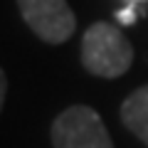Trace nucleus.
Returning a JSON list of instances; mask_svg holds the SVG:
<instances>
[{"instance_id": "f257e3e1", "label": "nucleus", "mask_w": 148, "mask_h": 148, "mask_svg": "<svg viewBox=\"0 0 148 148\" xmlns=\"http://www.w3.org/2000/svg\"><path fill=\"white\" fill-rule=\"evenodd\" d=\"M82 64L94 77L116 79L133 64V47L116 25L99 20L82 37Z\"/></svg>"}, {"instance_id": "f03ea898", "label": "nucleus", "mask_w": 148, "mask_h": 148, "mask_svg": "<svg viewBox=\"0 0 148 148\" xmlns=\"http://www.w3.org/2000/svg\"><path fill=\"white\" fill-rule=\"evenodd\" d=\"M54 148H114L101 116L91 106H69L52 121Z\"/></svg>"}, {"instance_id": "7ed1b4c3", "label": "nucleus", "mask_w": 148, "mask_h": 148, "mask_svg": "<svg viewBox=\"0 0 148 148\" xmlns=\"http://www.w3.org/2000/svg\"><path fill=\"white\" fill-rule=\"evenodd\" d=\"M22 20L42 42L62 45L77 30V17L67 0H17Z\"/></svg>"}, {"instance_id": "20e7f679", "label": "nucleus", "mask_w": 148, "mask_h": 148, "mask_svg": "<svg viewBox=\"0 0 148 148\" xmlns=\"http://www.w3.org/2000/svg\"><path fill=\"white\" fill-rule=\"evenodd\" d=\"M121 121L138 141L148 146V84L138 86L121 104Z\"/></svg>"}, {"instance_id": "39448f33", "label": "nucleus", "mask_w": 148, "mask_h": 148, "mask_svg": "<svg viewBox=\"0 0 148 148\" xmlns=\"http://www.w3.org/2000/svg\"><path fill=\"white\" fill-rule=\"evenodd\" d=\"M136 8L133 5H128V8H123V10H119L116 12V20L121 22V25H133V22H136Z\"/></svg>"}, {"instance_id": "423d86ee", "label": "nucleus", "mask_w": 148, "mask_h": 148, "mask_svg": "<svg viewBox=\"0 0 148 148\" xmlns=\"http://www.w3.org/2000/svg\"><path fill=\"white\" fill-rule=\"evenodd\" d=\"M5 91H8V77L0 69V109H3V101H5Z\"/></svg>"}, {"instance_id": "0eeeda50", "label": "nucleus", "mask_w": 148, "mask_h": 148, "mask_svg": "<svg viewBox=\"0 0 148 148\" xmlns=\"http://www.w3.org/2000/svg\"><path fill=\"white\" fill-rule=\"evenodd\" d=\"M131 3H143V0H131Z\"/></svg>"}]
</instances>
